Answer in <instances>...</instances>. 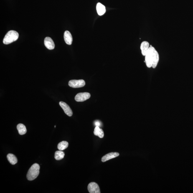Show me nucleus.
Segmentation results:
<instances>
[{
  "label": "nucleus",
  "mask_w": 193,
  "mask_h": 193,
  "mask_svg": "<svg viewBox=\"0 0 193 193\" xmlns=\"http://www.w3.org/2000/svg\"><path fill=\"white\" fill-rule=\"evenodd\" d=\"M160 59L157 51L152 46H150L148 52L145 56V62L148 68H155L157 66Z\"/></svg>",
  "instance_id": "nucleus-1"
},
{
  "label": "nucleus",
  "mask_w": 193,
  "mask_h": 193,
  "mask_svg": "<svg viewBox=\"0 0 193 193\" xmlns=\"http://www.w3.org/2000/svg\"><path fill=\"white\" fill-rule=\"evenodd\" d=\"M40 166L37 164H34L30 168L27 175V179L29 181L33 180L37 178L39 173Z\"/></svg>",
  "instance_id": "nucleus-2"
},
{
  "label": "nucleus",
  "mask_w": 193,
  "mask_h": 193,
  "mask_svg": "<svg viewBox=\"0 0 193 193\" xmlns=\"http://www.w3.org/2000/svg\"><path fill=\"white\" fill-rule=\"evenodd\" d=\"M19 37V34L14 31H9L6 34L3 39V43L5 44H8L17 40Z\"/></svg>",
  "instance_id": "nucleus-3"
},
{
  "label": "nucleus",
  "mask_w": 193,
  "mask_h": 193,
  "mask_svg": "<svg viewBox=\"0 0 193 193\" xmlns=\"http://www.w3.org/2000/svg\"><path fill=\"white\" fill-rule=\"evenodd\" d=\"M85 85V81L83 80H72L69 82L68 85L73 88H79L83 87Z\"/></svg>",
  "instance_id": "nucleus-4"
},
{
  "label": "nucleus",
  "mask_w": 193,
  "mask_h": 193,
  "mask_svg": "<svg viewBox=\"0 0 193 193\" xmlns=\"http://www.w3.org/2000/svg\"><path fill=\"white\" fill-rule=\"evenodd\" d=\"M90 97V95L88 92H83L77 94L75 97V100L77 102H82L88 99Z\"/></svg>",
  "instance_id": "nucleus-5"
},
{
  "label": "nucleus",
  "mask_w": 193,
  "mask_h": 193,
  "mask_svg": "<svg viewBox=\"0 0 193 193\" xmlns=\"http://www.w3.org/2000/svg\"><path fill=\"white\" fill-rule=\"evenodd\" d=\"M88 189L90 193H100L99 186L97 183L92 182L90 183L88 186Z\"/></svg>",
  "instance_id": "nucleus-6"
},
{
  "label": "nucleus",
  "mask_w": 193,
  "mask_h": 193,
  "mask_svg": "<svg viewBox=\"0 0 193 193\" xmlns=\"http://www.w3.org/2000/svg\"><path fill=\"white\" fill-rule=\"evenodd\" d=\"M59 105L63 110L64 113L68 116L71 117L73 115V112L70 106L65 102L61 101L59 102Z\"/></svg>",
  "instance_id": "nucleus-7"
},
{
  "label": "nucleus",
  "mask_w": 193,
  "mask_h": 193,
  "mask_svg": "<svg viewBox=\"0 0 193 193\" xmlns=\"http://www.w3.org/2000/svg\"><path fill=\"white\" fill-rule=\"evenodd\" d=\"M44 44L47 49L49 50H52L55 47V44L52 39L49 37H46L44 39Z\"/></svg>",
  "instance_id": "nucleus-8"
},
{
  "label": "nucleus",
  "mask_w": 193,
  "mask_h": 193,
  "mask_svg": "<svg viewBox=\"0 0 193 193\" xmlns=\"http://www.w3.org/2000/svg\"><path fill=\"white\" fill-rule=\"evenodd\" d=\"M150 47L149 43L147 41H143L141 43V46H140V49H141L142 54L143 56H146Z\"/></svg>",
  "instance_id": "nucleus-9"
},
{
  "label": "nucleus",
  "mask_w": 193,
  "mask_h": 193,
  "mask_svg": "<svg viewBox=\"0 0 193 193\" xmlns=\"http://www.w3.org/2000/svg\"><path fill=\"white\" fill-rule=\"evenodd\" d=\"M119 153L118 152H111L108 153L103 157L101 161L102 162H105L109 160L117 157L119 156Z\"/></svg>",
  "instance_id": "nucleus-10"
},
{
  "label": "nucleus",
  "mask_w": 193,
  "mask_h": 193,
  "mask_svg": "<svg viewBox=\"0 0 193 193\" xmlns=\"http://www.w3.org/2000/svg\"><path fill=\"white\" fill-rule=\"evenodd\" d=\"M64 40L68 45H71L73 41V38L71 34L68 31H66L64 34Z\"/></svg>",
  "instance_id": "nucleus-11"
},
{
  "label": "nucleus",
  "mask_w": 193,
  "mask_h": 193,
  "mask_svg": "<svg viewBox=\"0 0 193 193\" xmlns=\"http://www.w3.org/2000/svg\"><path fill=\"white\" fill-rule=\"evenodd\" d=\"M96 9L97 14L100 16L104 14L105 12V11H106L105 6L100 3H97Z\"/></svg>",
  "instance_id": "nucleus-12"
},
{
  "label": "nucleus",
  "mask_w": 193,
  "mask_h": 193,
  "mask_svg": "<svg viewBox=\"0 0 193 193\" xmlns=\"http://www.w3.org/2000/svg\"><path fill=\"white\" fill-rule=\"evenodd\" d=\"M94 133L95 136H98L100 138H103L104 136L103 130L102 129L100 128L99 126L95 127L94 130Z\"/></svg>",
  "instance_id": "nucleus-13"
},
{
  "label": "nucleus",
  "mask_w": 193,
  "mask_h": 193,
  "mask_svg": "<svg viewBox=\"0 0 193 193\" xmlns=\"http://www.w3.org/2000/svg\"><path fill=\"white\" fill-rule=\"evenodd\" d=\"M17 129L19 134L20 135L25 134L27 130L26 127L23 124L20 123L17 126Z\"/></svg>",
  "instance_id": "nucleus-14"
},
{
  "label": "nucleus",
  "mask_w": 193,
  "mask_h": 193,
  "mask_svg": "<svg viewBox=\"0 0 193 193\" xmlns=\"http://www.w3.org/2000/svg\"><path fill=\"white\" fill-rule=\"evenodd\" d=\"M7 158L8 161L11 164L14 165L17 163L18 160L16 156L14 154L9 153L7 156Z\"/></svg>",
  "instance_id": "nucleus-15"
},
{
  "label": "nucleus",
  "mask_w": 193,
  "mask_h": 193,
  "mask_svg": "<svg viewBox=\"0 0 193 193\" xmlns=\"http://www.w3.org/2000/svg\"><path fill=\"white\" fill-rule=\"evenodd\" d=\"M64 155H65V154L63 152L59 150V151L56 152L55 155H54V157L57 160H60L64 157Z\"/></svg>",
  "instance_id": "nucleus-16"
},
{
  "label": "nucleus",
  "mask_w": 193,
  "mask_h": 193,
  "mask_svg": "<svg viewBox=\"0 0 193 193\" xmlns=\"http://www.w3.org/2000/svg\"><path fill=\"white\" fill-rule=\"evenodd\" d=\"M68 143L67 141H63L58 145V148L60 151H63L68 147Z\"/></svg>",
  "instance_id": "nucleus-17"
},
{
  "label": "nucleus",
  "mask_w": 193,
  "mask_h": 193,
  "mask_svg": "<svg viewBox=\"0 0 193 193\" xmlns=\"http://www.w3.org/2000/svg\"><path fill=\"white\" fill-rule=\"evenodd\" d=\"M95 125L96 126L100 127V123L99 121H96L95 122Z\"/></svg>",
  "instance_id": "nucleus-18"
},
{
  "label": "nucleus",
  "mask_w": 193,
  "mask_h": 193,
  "mask_svg": "<svg viewBox=\"0 0 193 193\" xmlns=\"http://www.w3.org/2000/svg\"><path fill=\"white\" fill-rule=\"evenodd\" d=\"M54 127H56V126H54Z\"/></svg>",
  "instance_id": "nucleus-19"
}]
</instances>
